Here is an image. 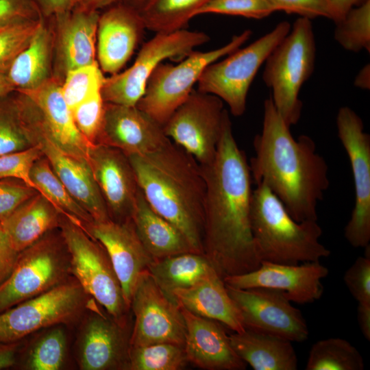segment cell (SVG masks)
I'll list each match as a JSON object with an SVG mask.
<instances>
[{
    "label": "cell",
    "mask_w": 370,
    "mask_h": 370,
    "mask_svg": "<svg viewBox=\"0 0 370 370\" xmlns=\"http://www.w3.org/2000/svg\"><path fill=\"white\" fill-rule=\"evenodd\" d=\"M359 256L345 271L343 280L354 299L359 304H370V249Z\"/></svg>",
    "instance_id": "obj_45"
},
{
    "label": "cell",
    "mask_w": 370,
    "mask_h": 370,
    "mask_svg": "<svg viewBox=\"0 0 370 370\" xmlns=\"http://www.w3.org/2000/svg\"><path fill=\"white\" fill-rule=\"evenodd\" d=\"M59 230L69 254L71 276L114 319L129 325L130 308L106 249L64 215Z\"/></svg>",
    "instance_id": "obj_6"
},
{
    "label": "cell",
    "mask_w": 370,
    "mask_h": 370,
    "mask_svg": "<svg viewBox=\"0 0 370 370\" xmlns=\"http://www.w3.org/2000/svg\"><path fill=\"white\" fill-rule=\"evenodd\" d=\"M62 84L51 75L34 89L15 90L12 94L21 119L36 141L38 136L45 137L63 152L88 163L92 145L74 123L61 92Z\"/></svg>",
    "instance_id": "obj_10"
},
{
    "label": "cell",
    "mask_w": 370,
    "mask_h": 370,
    "mask_svg": "<svg viewBox=\"0 0 370 370\" xmlns=\"http://www.w3.org/2000/svg\"><path fill=\"white\" fill-rule=\"evenodd\" d=\"M315 57L311 20L299 16L264 63L263 81L271 89L273 103L289 127L301 117L302 102L299 95L313 73Z\"/></svg>",
    "instance_id": "obj_5"
},
{
    "label": "cell",
    "mask_w": 370,
    "mask_h": 370,
    "mask_svg": "<svg viewBox=\"0 0 370 370\" xmlns=\"http://www.w3.org/2000/svg\"><path fill=\"white\" fill-rule=\"evenodd\" d=\"M291 28L289 22L282 21L245 47H241L223 60L207 66L197 83V90L220 98L228 106L232 115H243L256 75Z\"/></svg>",
    "instance_id": "obj_8"
},
{
    "label": "cell",
    "mask_w": 370,
    "mask_h": 370,
    "mask_svg": "<svg viewBox=\"0 0 370 370\" xmlns=\"http://www.w3.org/2000/svg\"><path fill=\"white\" fill-rule=\"evenodd\" d=\"M354 86L365 90L370 88V67L369 64L364 66L354 79Z\"/></svg>",
    "instance_id": "obj_54"
},
{
    "label": "cell",
    "mask_w": 370,
    "mask_h": 370,
    "mask_svg": "<svg viewBox=\"0 0 370 370\" xmlns=\"http://www.w3.org/2000/svg\"><path fill=\"white\" fill-rule=\"evenodd\" d=\"M128 158L150 206L204 254L206 182L201 166L171 140L153 151Z\"/></svg>",
    "instance_id": "obj_3"
},
{
    "label": "cell",
    "mask_w": 370,
    "mask_h": 370,
    "mask_svg": "<svg viewBox=\"0 0 370 370\" xmlns=\"http://www.w3.org/2000/svg\"><path fill=\"white\" fill-rule=\"evenodd\" d=\"M24 340L12 343L0 342V370L15 367L25 343Z\"/></svg>",
    "instance_id": "obj_50"
},
{
    "label": "cell",
    "mask_w": 370,
    "mask_h": 370,
    "mask_svg": "<svg viewBox=\"0 0 370 370\" xmlns=\"http://www.w3.org/2000/svg\"><path fill=\"white\" fill-rule=\"evenodd\" d=\"M104 105L105 102L99 91L71 111L77 129L91 145L99 143Z\"/></svg>",
    "instance_id": "obj_41"
},
{
    "label": "cell",
    "mask_w": 370,
    "mask_h": 370,
    "mask_svg": "<svg viewBox=\"0 0 370 370\" xmlns=\"http://www.w3.org/2000/svg\"><path fill=\"white\" fill-rule=\"evenodd\" d=\"M69 326L55 325L38 332L23 345L15 367L25 370H60L69 359Z\"/></svg>",
    "instance_id": "obj_32"
},
{
    "label": "cell",
    "mask_w": 370,
    "mask_h": 370,
    "mask_svg": "<svg viewBox=\"0 0 370 370\" xmlns=\"http://www.w3.org/2000/svg\"><path fill=\"white\" fill-rule=\"evenodd\" d=\"M131 219L139 239L153 260L184 253H197L174 225L150 206L140 189Z\"/></svg>",
    "instance_id": "obj_27"
},
{
    "label": "cell",
    "mask_w": 370,
    "mask_h": 370,
    "mask_svg": "<svg viewBox=\"0 0 370 370\" xmlns=\"http://www.w3.org/2000/svg\"><path fill=\"white\" fill-rule=\"evenodd\" d=\"M38 192L21 181L0 180V221L8 218L17 208Z\"/></svg>",
    "instance_id": "obj_46"
},
{
    "label": "cell",
    "mask_w": 370,
    "mask_h": 370,
    "mask_svg": "<svg viewBox=\"0 0 370 370\" xmlns=\"http://www.w3.org/2000/svg\"><path fill=\"white\" fill-rule=\"evenodd\" d=\"M209 0H149L139 10L146 29L170 33L185 29Z\"/></svg>",
    "instance_id": "obj_33"
},
{
    "label": "cell",
    "mask_w": 370,
    "mask_h": 370,
    "mask_svg": "<svg viewBox=\"0 0 370 370\" xmlns=\"http://www.w3.org/2000/svg\"><path fill=\"white\" fill-rule=\"evenodd\" d=\"M290 128L271 97L265 99L249 164L252 180L267 186L296 221H317L318 203L330 186L328 166L314 140L307 135L295 139Z\"/></svg>",
    "instance_id": "obj_2"
},
{
    "label": "cell",
    "mask_w": 370,
    "mask_h": 370,
    "mask_svg": "<svg viewBox=\"0 0 370 370\" xmlns=\"http://www.w3.org/2000/svg\"><path fill=\"white\" fill-rule=\"evenodd\" d=\"M41 17L31 0H0V27L18 20Z\"/></svg>",
    "instance_id": "obj_47"
},
{
    "label": "cell",
    "mask_w": 370,
    "mask_h": 370,
    "mask_svg": "<svg viewBox=\"0 0 370 370\" xmlns=\"http://www.w3.org/2000/svg\"><path fill=\"white\" fill-rule=\"evenodd\" d=\"M276 11L298 14L310 20L324 17L334 23L338 20V13L330 0H267Z\"/></svg>",
    "instance_id": "obj_44"
},
{
    "label": "cell",
    "mask_w": 370,
    "mask_h": 370,
    "mask_svg": "<svg viewBox=\"0 0 370 370\" xmlns=\"http://www.w3.org/2000/svg\"><path fill=\"white\" fill-rule=\"evenodd\" d=\"M88 164L110 219H131L140 188L128 156L116 148L99 143L89 149Z\"/></svg>",
    "instance_id": "obj_21"
},
{
    "label": "cell",
    "mask_w": 370,
    "mask_h": 370,
    "mask_svg": "<svg viewBox=\"0 0 370 370\" xmlns=\"http://www.w3.org/2000/svg\"><path fill=\"white\" fill-rule=\"evenodd\" d=\"M201 167L206 182L204 254L222 278L256 269L261 262L250 223L253 180L227 110L215 157Z\"/></svg>",
    "instance_id": "obj_1"
},
{
    "label": "cell",
    "mask_w": 370,
    "mask_h": 370,
    "mask_svg": "<svg viewBox=\"0 0 370 370\" xmlns=\"http://www.w3.org/2000/svg\"><path fill=\"white\" fill-rule=\"evenodd\" d=\"M91 298L71 276L53 288L0 313V342L22 341L55 325L73 326Z\"/></svg>",
    "instance_id": "obj_11"
},
{
    "label": "cell",
    "mask_w": 370,
    "mask_h": 370,
    "mask_svg": "<svg viewBox=\"0 0 370 370\" xmlns=\"http://www.w3.org/2000/svg\"><path fill=\"white\" fill-rule=\"evenodd\" d=\"M188 362L183 347L155 343L130 347L127 370H180Z\"/></svg>",
    "instance_id": "obj_36"
},
{
    "label": "cell",
    "mask_w": 370,
    "mask_h": 370,
    "mask_svg": "<svg viewBox=\"0 0 370 370\" xmlns=\"http://www.w3.org/2000/svg\"><path fill=\"white\" fill-rule=\"evenodd\" d=\"M225 110L220 98L193 90L164 124V132L200 166H206L215 157Z\"/></svg>",
    "instance_id": "obj_13"
},
{
    "label": "cell",
    "mask_w": 370,
    "mask_h": 370,
    "mask_svg": "<svg viewBox=\"0 0 370 370\" xmlns=\"http://www.w3.org/2000/svg\"><path fill=\"white\" fill-rule=\"evenodd\" d=\"M338 138L349 157L353 174L355 204L344 236L355 248L370 242V136L361 118L350 108L341 107L336 116Z\"/></svg>",
    "instance_id": "obj_16"
},
{
    "label": "cell",
    "mask_w": 370,
    "mask_h": 370,
    "mask_svg": "<svg viewBox=\"0 0 370 370\" xmlns=\"http://www.w3.org/2000/svg\"><path fill=\"white\" fill-rule=\"evenodd\" d=\"M74 355L82 370H127L131 331L91 298L77 323Z\"/></svg>",
    "instance_id": "obj_14"
},
{
    "label": "cell",
    "mask_w": 370,
    "mask_h": 370,
    "mask_svg": "<svg viewBox=\"0 0 370 370\" xmlns=\"http://www.w3.org/2000/svg\"><path fill=\"white\" fill-rule=\"evenodd\" d=\"M357 319L362 334L370 341V304L358 303Z\"/></svg>",
    "instance_id": "obj_51"
},
{
    "label": "cell",
    "mask_w": 370,
    "mask_h": 370,
    "mask_svg": "<svg viewBox=\"0 0 370 370\" xmlns=\"http://www.w3.org/2000/svg\"><path fill=\"white\" fill-rule=\"evenodd\" d=\"M44 18L71 10L75 5L76 0H31Z\"/></svg>",
    "instance_id": "obj_49"
},
{
    "label": "cell",
    "mask_w": 370,
    "mask_h": 370,
    "mask_svg": "<svg viewBox=\"0 0 370 370\" xmlns=\"http://www.w3.org/2000/svg\"><path fill=\"white\" fill-rule=\"evenodd\" d=\"M36 139L54 173L93 221L110 219L88 163L63 152L45 137L38 136Z\"/></svg>",
    "instance_id": "obj_25"
},
{
    "label": "cell",
    "mask_w": 370,
    "mask_h": 370,
    "mask_svg": "<svg viewBox=\"0 0 370 370\" xmlns=\"http://www.w3.org/2000/svg\"><path fill=\"white\" fill-rule=\"evenodd\" d=\"M62 217L53 204L38 193L0 223L12 247L21 252L59 228Z\"/></svg>",
    "instance_id": "obj_28"
},
{
    "label": "cell",
    "mask_w": 370,
    "mask_h": 370,
    "mask_svg": "<svg viewBox=\"0 0 370 370\" xmlns=\"http://www.w3.org/2000/svg\"><path fill=\"white\" fill-rule=\"evenodd\" d=\"M99 15L98 10L74 7L49 17L54 34L52 76L63 82L69 71L97 62Z\"/></svg>",
    "instance_id": "obj_19"
},
{
    "label": "cell",
    "mask_w": 370,
    "mask_h": 370,
    "mask_svg": "<svg viewBox=\"0 0 370 370\" xmlns=\"http://www.w3.org/2000/svg\"><path fill=\"white\" fill-rule=\"evenodd\" d=\"M236 354L254 370H296L298 360L291 341L245 329L229 335Z\"/></svg>",
    "instance_id": "obj_29"
},
{
    "label": "cell",
    "mask_w": 370,
    "mask_h": 370,
    "mask_svg": "<svg viewBox=\"0 0 370 370\" xmlns=\"http://www.w3.org/2000/svg\"><path fill=\"white\" fill-rule=\"evenodd\" d=\"M44 156L39 144L25 150L0 156V180L16 179L38 192L31 177L34 163Z\"/></svg>",
    "instance_id": "obj_42"
},
{
    "label": "cell",
    "mask_w": 370,
    "mask_h": 370,
    "mask_svg": "<svg viewBox=\"0 0 370 370\" xmlns=\"http://www.w3.org/2000/svg\"><path fill=\"white\" fill-rule=\"evenodd\" d=\"M130 310L134 321L130 347L164 343L184 347L186 325L180 306L158 286L148 269L139 278Z\"/></svg>",
    "instance_id": "obj_15"
},
{
    "label": "cell",
    "mask_w": 370,
    "mask_h": 370,
    "mask_svg": "<svg viewBox=\"0 0 370 370\" xmlns=\"http://www.w3.org/2000/svg\"><path fill=\"white\" fill-rule=\"evenodd\" d=\"M71 277L69 254L59 230L21 251L0 285V313L64 283Z\"/></svg>",
    "instance_id": "obj_9"
},
{
    "label": "cell",
    "mask_w": 370,
    "mask_h": 370,
    "mask_svg": "<svg viewBox=\"0 0 370 370\" xmlns=\"http://www.w3.org/2000/svg\"><path fill=\"white\" fill-rule=\"evenodd\" d=\"M328 269L319 261L297 264L262 261L255 270L228 275L224 283L236 288H269L283 292L291 301L297 304L312 303L323 293L322 279Z\"/></svg>",
    "instance_id": "obj_18"
},
{
    "label": "cell",
    "mask_w": 370,
    "mask_h": 370,
    "mask_svg": "<svg viewBox=\"0 0 370 370\" xmlns=\"http://www.w3.org/2000/svg\"><path fill=\"white\" fill-rule=\"evenodd\" d=\"M148 271L169 296L173 290L190 287L217 271L204 254L195 252L153 260Z\"/></svg>",
    "instance_id": "obj_31"
},
{
    "label": "cell",
    "mask_w": 370,
    "mask_h": 370,
    "mask_svg": "<svg viewBox=\"0 0 370 370\" xmlns=\"http://www.w3.org/2000/svg\"><path fill=\"white\" fill-rule=\"evenodd\" d=\"M330 1L333 4V5L334 6L338 13V21H339L352 8L360 5L368 0H330Z\"/></svg>",
    "instance_id": "obj_52"
},
{
    "label": "cell",
    "mask_w": 370,
    "mask_h": 370,
    "mask_svg": "<svg viewBox=\"0 0 370 370\" xmlns=\"http://www.w3.org/2000/svg\"><path fill=\"white\" fill-rule=\"evenodd\" d=\"M105 78L98 62L69 71L63 79L61 92L71 111L101 91Z\"/></svg>",
    "instance_id": "obj_40"
},
{
    "label": "cell",
    "mask_w": 370,
    "mask_h": 370,
    "mask_svg": "<svg viewBox=\"0 0 370 370\" xmlns=\"http://www.w3.org/2000/svg\"><path fill=\"white\" fill-rule=\"evenodd\" d=\"M54 34L49 18H42L29 45L18 56L6 76L15 90L34 89L52 75Z\"/></svg>",
    "instance_id": "obj_30"
},
{
    "label": "cell",
    "mask_w": 370,
    "mask_h": 370,
    "mask_svg": "<svg viewBox=\"0 0 370 370\" xmlns=\"http://www.w3.org/2000/svg\"><path fill=\"white\" fill-rule=\"evenodd\" d=\"M276 12L267 0H209L197 12L262 19Z\"/></svg>",
    "instance_id": "obj_43"
},
{
    "label": "cell",
    "mask_w": 370,
    "mask_h": 370,
    "mask_svg": "<svg viewBox=\"0 0 370 370\" xmlns=\"http://www.w3.org/2000/svg\"><path fill=\"white\" fill-rule=\"evenodd\" d=\"M180 308L186 325L184 349L188 362L207 370L246 369L247 364L232 347L229 335L219 322Z\"/></svg>",
    "instance_id": "obj_24"
},
{
    "label": "cell",
    "mask_w": 370,
    "mask_h": 370,
    "mask_svg": "<svg viewBox=\"0 0 370 370\" xmlns=\"http://www.w3.org/2000/svg\"><path fill=\"white\" fill-rule=\"evenodd\" d=\"M31 177L39 193L51 201L62 215L82 227L93 221L90 214L72 197L44 156L33 165Z\"/></svg>",
    "instance_id": "obj_34"
},
{
    "label": "cell",
    "mask_w": 370,
    "mask_h": 370,
    "mask_svg": "<svg viewBox=\"0 0 370 370\" xmlns=\"http://www.w3.org/2000/svg\"><path fill=\"white\" fill-rule=\"evenodd\" d=\"M170 297L191 312L218 321L234 332L245 330L241 312L217 271L190 287L173 290Z\"/></svg>",
    "instance_id": "obj_26"
},
{
    "label": "cell",
    "mask_w": 370,
    "mask_h": 370,
    "mask_svg": "<svg viewBox=\"0 0 370 370\" xmlns=\"http://www.w3.org/2000/svg\"><path fill=\"white\" fill-rule=\"evenodd\" d=\"M225 286L245 329L291 342L308 339L309 330L301 312L283 292L269 288L241 289Z\"/></svg>",
    "instance_id": "obj_17"
},
{
    "label": "cell",
    "mask_w": 370,
    "mask_h": 370,
    "mask_svg": "<svg viewBox=\"0 0 370 370\" xmlns=\"http://www.w3.org/2000/svg\"><path fill=\"white\" fill-rule=\"evenodd\" d=\"M42 18L21 19L0 27V75H6L18 56L29 45Z\"/></svg>",
    "instance_id": "obj_39"
},
{
    "label": "cell",
    "mask_w": 370,
    "mask_h": 370,
    "mask_svg": "<svg viewBox=\"0 0 370 370\" xmlns=\"http://www.w3.org/2000/svg\"><path fill=\"white\" fill-rule=\"evenodd\" d=\"M362 355L347 341L329 338L312 345L305 369L306 370H362Z\"/></svg>",
    "instance_id": "obj_35"
},
{
    "label": "cell",
    "mask_w": 370,
    "mask_h": 370,
    "mask_svg": "<svg viewBox=\"0 0 370 370\" xmlns=\"http://www.w3.org/2000/svg\"><path fill=\"white\" fill-rule=\"evenodd\" d=\"M146 29L139 11L114 3L100 14L97 60L103 72L116 74L132 56Z\"/></svg>",
    "instance_id": "obj_23"
},
{
    "label": "cell",
    "mask_w": 370,
    "mask_h": 370,
    "mask_svg": "<svg viewBox=\"0 0 370 370\" xmlns=\"http://www.w3.org/2000/svg\"><path fill=\"white\" fill-rule=\"evenodd\" d=\"M149 0H116L120 3L139 11Z\"/></svg>",
    "instance_id": "obj_56"
},
{
    "label": "cell",
    "mask_w": 370,
    "mask_h": 370,
    "mask_svg": "<svg viewBox=\"0 0 370 370\" xmlns=\"http://www.w3.org/2000/svg\"><path fill=\"white\" fill-rule=\"evenodd\" d=\"M116 2V0H76L75 7L99 11Z\"/></svg>",
    "instance_id": "obj_53"
},
{
    "label": "cell",
    "mask_w": 370,
    "mask_h": 370,
    "mask_svg": "<svg viewBox=\"0 0 370 370\" xmlns=\"http://www.w3.org/2000/svg\"><path fill=\"white\" fill-rule=\"evenodd\" d=\"M253 190L250 223L260 262L297 264L320 261L330 251L320 243L322 229L317 221L297 222L264 184Z\"/></svg>",
    "instance_id": "obj_4"
},
{
    "label": "cell",
    "mask_w": 370,
    "mask_h": 370,
    "mask_svg": "<svg viewBox=\"0 0 370 370\" xmlns=\"http://www.w3.org/2000/svg\"><path fill=\"white\" fill-rule=\"evenodd\" d=\"M169 140L163 127L136 106L105 102L99 143L116 148L130 156L149 153Z\"/></svg>",
    "instance_id": "obj_22"
},
{
    "label": "cell",
    "mask_w": 370,
    "mask_h": 370,
    "mask_svg": "<svg viewBox=\"0 0 370 370\" xmlns=\"http://www.w3.org/2000/svg\"><path fill=\"white\" fill-rule=\"evenodd\" d=\"M19 253L11 245L7 234L0 223V285L11 274Z\"/></svg>",
    "instance_id": "obj_48"
},
{
    "label": "cell",
    "mask_w": 370,
    "mask_h": 370,
    "mask_svg": "<svg viewBox=\"0 0 370 370\" xmlns=\"http://www.w3.org/2000/svg\"><path fill=\"white\" fill-rule=\"evenodd\" d=\"M14 90L6 75H0V97L9 95Z\"/></svg>",
    "instance_id": "obj_55"
},
{
    "label": "cell",
    "mask_w": 370,
    "mask_h": 370,
    "mask_svg": "<svg viewBox=\"0 0 370 370\" xmlns=\"http://www.w3.org/2000/svg\"><path fill=\"white\" fill-rule=\"evenodd\" d=\"M209 40L205 32L185 29L156 34L143 45L129 69L105 78L101 89L104 102L136 106L144 94L149 77L160 64L166 59L184 58Z\"/></svg>",
    "instance_id": "obj_12"
},
{
    "label": "cell",
    "mask_w": 370,
    "mask_h": 370,
    "mask_svg": "<svg viewBox=\"0 0 370 370\" xmlns=\"http://www.w3.org/2000/svg\"><path fill=\"white\" fill-rule=\"evenodd\" d=\"M12 92L0 97V156L38 145L21 119Z\"/></svg>",
    "instance_id": "obj_37"
},
{
    "label": "cell",
    "mask_w": 370,
    "mask_h": 370,
    "mask_svg": "<svg viewBox=\"0 0 370 370\" xmlns=\"http://www.w3.org/2000/svg\"><path fill=\"white\" fill-rule=\"evenodd\" d=\"M334 23V39L343 49L370 51V0L352 8Z\"/></svg>",
    "instance_id": "obj_38"
},
{
    "label": "cell",
    "mask_w": 370,
    "mask_h": 370,
    "mask_svg": "<svg viewBox=\"0 0 370 370\" xmlns=\"http://www.w3.org/2000/svg\"><path fill=\"white\" fill-rule=\"evenodd\" d=\"M82 228L106 249L130 308L139 278L153 260L139 239L132 219L123 222L92 221Z\"/></svg>",
    "instance_id": "obj_20"
},
{
    "label": "cell",
    "mask_w": 370,
    "mask_h": 370,
    "mask_svg": "<svg viewBox=\"0 0 370 370\" xmlns=\"http://www.w3.org/2000/svg\"><path fill=\"white\" fill-rule=\"evenodd\" d=\"M251 34L245 29L219 48L194 50L177 64L162 62L149 77L136 106L163 127L189 97L206 67L242 47Z\"/></svg>",
    "instance_id": "obj_7"
}]
</instances>
